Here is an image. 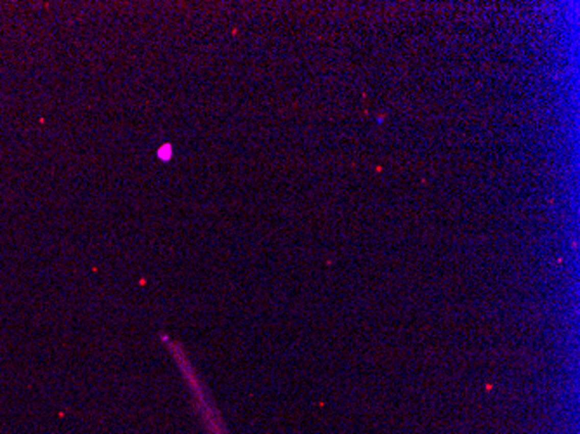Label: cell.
<instances>
[{
  "label": "cell",
  "mask_w": 580,
  "mask_h": 434,
  "mask_svg": "<svg viewBox=\"0 0 580 434\" xmlns=\"http://www.w3.org/2000/svg\"><path fill=\"white\" fill-rule=\"evenodd\" d=\"M165 153H167V158H168V156H171V146L168 144H165L162 150H160V156H162V160H165Z\"/></svg>",
  "instance_id": "1"
}]
</instances>
